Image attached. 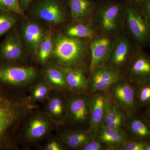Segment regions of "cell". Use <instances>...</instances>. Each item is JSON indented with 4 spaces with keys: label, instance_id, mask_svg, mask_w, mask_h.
Returning a JSON list of instances; mask_svg holds the SVG:
<instances>
[{
    "label": "cell",
    "instance_id": "37",
    "mask_svg": "<svg viewBox=\"0 0 150 150\" xmlns=\"http://www.w3.org/2000/svg\"><path fill=\"white\" fill-rule=\"evenodd\" d=\"M145 150H150V141L146 142Z\"/></svg>",
    "mask_w": 150,
    "mask_h": 150
},
{
    "label": "cell",
    "instance_id": "25",
    "mask_svg": "<svg viewBox=\"0 0 150 150\" xmlns=\"http://www.w3.org/2000/svg\"><path fill=\"white\" fill-rule=\"evenodd\" d=\"M59 30L67 37L91 39L97 35L91 22L71 21Z\"/></svg>",
    "mask_w": 150,
    "mask_h": 150
},
{
    "label": "cell",
    "instance_id": "32",
    "mask_svg": "<svg viewBox=\"0 0 150 150\" xmlns=\"http://www.w3.org/2000/svg\"><path fill=\"white\" fill-rule=\"evenodd\" d=\"M146 142L139 139H128L121 150H145Z\"/></svg>",
    "mask_w": 150,
    "mask_h": 150
},
{
    "label": "cell",
    "instance_id": "20",
    "mask_svg": "<svg viewBox=\"0 0 150 150\" xmlns=\"http://www.w3.org/2000/svg\"><path fill=\"white\" fill-rule=\"evenodd\" d=\"M69 92H88V67L64 69Z\"/></svg>",
    "mask_w": 150,
    "mask_h": 150
},
{
    "label": "cell",
    "instance_id": "22",
    "mask_svg": "<svg viewBox=\"0 0 150 150\" xmlns=\"http://www.w3.org/2000/svg\"><path fill=\"white\" fill-rule=\"evenodd\" d=\"M42 69V77L52 91L69 92L64 69L47 63Z\"/></svg>",
    "mask_w": 150,
    "mask_h": 150
},
{
    "label": "cell",
    "instance_id": "9",
    "mask_svg": "<svg viewBox=\"0 0 150 150\" xmlns=\"http://www.w3.org/2000/svg\"><path fill=\"white\" fill-rule=\"evenodd\" d=\"M68 101L67 117L62 128L72 129L89 128V93H66Z\"/></svg>",
    "mask_w": 150,
    "mask_h": 150
},
{
    "label": "cell",
    "instance_id": "3",
    "mask_svg": "<svg viewBox=\"0 0 150 150\" xmlns=\"http://www.w3.org/2000/svg\"><path fill=\"white\" fill-rule=\"evenodd\" d=\"M25 14L53 30L72 21L67 0H34Z\"/></svg>",
    "mask_w": 150,
    "mask_h": 150
},
{
    "label": "cell",
    "instance_id": "19",
    "mask_svg": "<svg viewBox=\"0 0 150 150\" xmlns=\"http://www.w3.org/2000/svg\"><path fill=\"white\" fill-rule=\"evenodd\" d=\"M124 130L128 139L150 141V126L140 111L129 115Z\"/></svg>",
    "mask_w": 150,
    "mask_h": 150
},
{
    "label": "cell",
    "instance_id": "11",
    "mask_svg": "<svg viewBox=\"0 0 150 150\" xmlns=\"http://www.w3.org/2000/svg\"><path fill=\"white\" fill-rule=\"evenodd\" d=\"M30 63H34L29 59L15 26L6 33L0 42V64Z\"/></svg>",
    "mask_w": 150,
    "mask_h": 150
},
{
    "label": "cell",
    "instance_id": "16",
    "mask_svg": "<svg viewBox=\"0 0 150 150\" xmlns=\"http://www.w3.org/2000/svg\"><path fill=\"white\" fill-rule=\"evenodd\" d=\"M43 110L59 127L64 125L67 117L68 101L66 93L52 91L44 103Z\"/></svg>",
    "mask_w": 150,
    "mask_h": 150
},
{
    "label": "cell",
    "instance_id": "5",
    "mask_svg": "<svg viewBox=\"0 0 150 150\" xmlns=\"http://www.w3.org/2000/svg\"><path fill=\"white\" fill-rule=\"evenodd\" d=\"M59 128L43 109L34 108L28 113L23 123L19 144L20 149H30L32 147L38 149Z\"/></svg>",
    "mask_w": 150,
    "mask_h": 150
},
{
    "label": "cell",
    "instance_id": "12",
    "mask_svg": "<svg viewBox=\"0 0 150 150\" xmlns=\"http://www.w3.org/2000/svg\"><path fill=\"white\" fill-rule=\"evenodd\" d=\"M119 106L129 115L138 112L135 85L125 77L117 81L107 92Z\"/></svg>",
    "mask_w": 150,
    "mask_h": 150
},
{
    "label": "cell",
    "instance_id": "8",
    "mask_svg": "<svg viewBox=\"0 0 150 150\" xmlns=\"http://www.w3.org/2000/svg\"><path fill=\"white\" fill-rule=\"evenodd\" d=\"M139 45L131 35L122 32L116 35L105 66L114 69L124 76Z\"/></svg>",
    "mask_w": 150,
    "mask_h": 150
},
{
    "label": "cell",
    "instance_id": "26",
    "mask_svg": "<svg viewBox=\"0 0 150 150\" xmlns=\"http://www.w3.org/2000/svg\"><path fill=\"white\" fill-rule=\"evenodd\" d=\"M54 48V30L49 29L38 47L35 63L41 67L48 63Z\"/></svg>",
    "mask_w": 150,
    "mask_h": 150
},
{
    "label": "cell",
    "instance_id": "29",
    "mask_svg": "<svg viewBox=\"0 0 150 150\" xmlns=\"http://www.w3.org/2000/svg\"><path fill=\"white\" fill-rule=\"evenodd\" d=\"M21 16L0 8V38L14 27Z\"/></svg>",
    "mask_w": 150,
    "mask_h": 150
},
{
    "label": "cell",
    "instance_id": "33",
    "mask_svg": "<svg viewBox=\"0 0 150 150\" xmlns=\"http://www.w3.org/2000/svg\"><path fill=\"white\" fill-rule=\"evenodd\" d=\"M80 150H112L107 144L96 139H94L82 147Z\"/></svg>",
    "mask_w": 150,
    "mask_h": 150
},
{
    "label": "cell",
    "instance_id": "6",
    "mask_svg": "<svg viewBox=\"0 0 150 150\" xmlns=\"http://www.w3.org/2000/svg\"><path fill=\"white\" fill-rule=\"evenodd\" d=\"M42 77V67L34 63L0 64V84L25 91Z\"/></svg>",
    "mask_w": 150,
    "mask_h": 150
},
{
    "label": "cell",
    "instance_id": "24",
    "mask_svg": "<svg viewBox=\"0 0 150 150\" xmlns=\"http://www.w3.org/2000/svg\"><path fill=\"white\" fill-rule=\"evenodd\" d=\"M72 21L91 22L95 7L93 0H67Z\"/></svg>",
    "mask_w": 150,
    "mask_h": 150
},
{
    "label": "cell",
    "instance_id": "15",
    "mask_svg": "<svg viewBox=\"0 0 150 150\" xmlns=\"http://www.w3.org/2000/svg\"><path fill=\"white\" fill-rule=\"evenodd\" d=\"M125 77L114 69L104 66L89 73L88 92L108 91L115 82Z\"/></svg>",
    "mask_w": 150,
    "mask_h": 150
},
{
    "label": "cell",
    "instance_id": "13",
    "mask_svg": "<svg viewBox=\"0 0 150 150\" xmlns=\"http://www.w3.org/2000/svg\"><path fill=\"white\" fill-rule=\"evenodd\" d=\"M124 76L134 85L150 81V55L141 46L129 64Z\"/></svg>",
    "mask_w": 150,
    "mask_h": 150
},
{
    "label": "cell",
    "instance_id": "35",
    "mask_svg": "<svg viewBox=\"0 0 150 150\" xmlns=\"http://www.w3.org/2000/svg\"><path fill=\"white\" fill-rule=\"evenodd\" d=\"M33 1L34 0H18V1L22 10L25 13L28 7Z\"/></svg>",
    "mask_w": 150,
    "mask_h": 150
},
{
    "label": "cell",
    "instance_id": "2",
    "mask_svg": "<svg viewBox=\"0 0 150 150\" xmlns=\"http://www.w3.org/2000/svg\"><path fill=\"white\" fill-rule=\"evenodd\" d=\"M88 38L67 37L54 30V48L48 63L63 69L89 67L90 43Z\"/></svg>",
    "mask_w": 150,
    "mask_h": 150
},
{
    "label": "cell",
    "instance_id": "30",
    "mask_svg": "<svg viewBox=\"0 0 150 150\" xmlns=\"http://www.w3.org/2000/svg\"><path fill=\"white\" fill-rule=\"evenodd\" d=\"M39 150H68L57 134H51L45 140L42 144L38 148Z\"/></svg>",
    "mask_w": 150,
    "mask_h": 150
},
{
    "label": "cell",
    "instance_id": "4",
    "mask_svg": "<svg viewBox=\"0 0 150 150\" xmlns=\"http://www.w3.org/2000/svg\"><path fill=\"white\" fill-rule=\"evenodd\" d=\"M91 20L97 35L115 37L123 31V0H98Z\"/></svg>",
    "mask_w": 150,
    "mask_h": 150
},
{
    "label": "cell",
    "instance_id": "38",
    "mask_svg": "<svg viewBox=\"0 0 150 150\" xmlns=\"http://www.w3.org/2000/svg\"><path fill=\"white\" fill-rule=\"evenodd\" d=\"M134 1H136L138 3L140 1H142V0H134Z\"/></svg>",
    "mask_w": 150,
    "mask_h": 150
},
{
    "label": "cell",
    "instance_id": "23",
    "mask_svg": "<svg viewBox=\"0 0 150 150\" xmlns=\"http://www.w3.org/2000/svg\"><path fill=\"white\" fill-rule=\"evenodd\" d=\"M96 139L107 144L112 150H121L128 139L123 129H112L103 126L97 130Z\"/></svg>",
    "mask_w": 150,
    "mask_h": 150
},
{
    "label": "cell",
    "instance_id": "18",
    "mask_svg": "<svg viewBox=\"0 0 150 150\" xmlns=\"http://www.w3.org/2000/svg\"><path fill=\"white\" fill-rule=\"evenodd\" d=\"M107 98L108 93L106 92L89 93V128L96 132L103 125L106 112Z\"/></svg>",
    "mask_w": 150,
    "mask_h": 150
},
{
    "label": "cell",
    "instance_id": "17",
    "mask_svg": "<svg viewBox=\"0 0 150 150\" xmlns=\"http://www.w3.org/2000/svg\"><path fill=\"white\" fill-rule=\"evenodd\" d=\"M96 133L92 129H72L59 127L56 134L68 150H80L82 147L96 138Z\"/></svg>",
    "mask_w": 150,
    "mask_h": 150
},
{
    "label": "cell",
    "instance_id": "7",
    "mask_svg": "<svg viewBox=\"0 0 150 150\" xmlns=\"http://www.w3.org/2000/svg\"><path fill=\"white\" fill-rule=\"evenodd\" d=\"M124 19L123 32L129 34L142 48L149 45L150 25L138 3L123 0Z\"/></svg>",
    "mask_w": 150,
    "mask_h": 150
},
{
    "label": "cell",
    "instance_id": "14",
    "mask_svg": "<svg viewBox=\"0 0 150 150\" xmlns=\"http://www.w3.org/2000/svg\"><path fill=\"white\" fill-rule=\"evenodd\" d=\"M114 38L112 36L96 35L91 39L89 73L105 65Z\"/></svg>",
    "mask_w": 150,
    "mask_h": 150
},
{
    "label": "cell",
    "instance_id": "1",
    "mask_svg": "<svg viewBox=\"0 0 150 150\" xmlns=\"http://www.w3.org/2000/svg\"><path fill=\"white\" fill-rule=\"evenodd\" d=\"M33 105L26 91L0 84V150H20L22 129Z\"/></svg>",
    "mask_w": 150,
    "mask_h": 150
},
{
    "label": "cell",
    "instance_id": "21",
    "mask_svg": "<svg viewBox=\"0 0 150 150\" xmlns=\"http://www.w3.org/2000/svg\"><path fill=\"white\" fill-rule=\"evenodd\" d=\"M129 116L126 110L117 104L108 93L106 112L103 126L124 130Z\"/></svg>",
    "mask_w": 150,
    "mask_h": 150
},
{
    "label": "cell",
    "instance_id": "31",
    "mask_svg": "<svg viewBox=\"0 0 150 150\" xmlns=\"http://www.w3.org/2000/svg\"><path fill=\"white\" fill-rule=\"evenodd\" d=\"M0 8L13 12L22 16H25L19 5L18 0H0Z\"/></svg>",
    "mask_w": 150,
    "mask_h": 150
},
{
    "label": "cell",
    "instance_id": "36",
    "mask_svg": "<svg viewBox=\"0 0 150 150\" xmlns=\"http://www.w3.org/2000/svg\"><path fill=\"white\" fill-rule=\"evenodd\" d=\"M140 112L142 113L150 126V108L146 110Z\"/></svg>",
    "mask_w": 150,
    "mask_h": 150
},
{
    "label": "cell",
    "instance_id": "10",
    "mask_svg": "<svg viewBox=\"0 0 150 150\" xmlns=\"http://www.w3.org/2000/svg\"><path fill=\"white\" fill-rule=\"evenodd\" d=\"M15 27L29 59L36 64L38 47L50 28L26 16L21 18Z\"/></svg>",
    "mask_w": 150,
    "mask_h": 150
},
{
    "label": "cell",
    "instance_id": "34",
    "mask_svg": "<svg viewBox=\"0 0 150 150\" xmlns=\"http://www.w3.org/2000/svg\"><path fill=\"white\" fill-rule=\"evenodd\" d=\"M138 4L146 20L150 25V0H142Z\"/></svg>",
    "mask_w": 150,
    "mask_h": 150
},
{
    "label": "cell",
    "instance_id": "28",
    "mask_svg": "<svg viewBox=\"0 0 150 150\" xmlns=\"http://www.w3.org/2000/svg\"><path fill=\"white\" fill-rule=\"evenodd\" d=\"M134 85L137 109L142 112L150 108V81Z\"/></svg>",
    "mask_w": 150,
    "mask_h": 150
},
{
    "label": "cell",
    "instance_id": "39",
    "mask_svg": "<svg viewBox=\"0 0 150 150\" xmlns=\"http://www.w3.org/2000/svg\"><path fill=\"white\" fill-rule=\"evenodd\" d=\"M149 46H150V43H149Z\"/></svg>",
    "mask_w": 150,
    "mask_h": 150
},
{
    "label": "cell",
    "instance_id": "27",
    "mask_svg": "<svg viewBox=\"0 0 150 150\" xmlns=\"http://www.w3.org/2000/svg\"><path fill=\"white\" fill-rule=\"evenodd\" d=\"M52 91L42 77L40 81L28 89V96L30 103L33 105H38V103H44Z\"/></svg>",
    "mask_w": 150,
    "mask_h": 150
}]
</instances>
